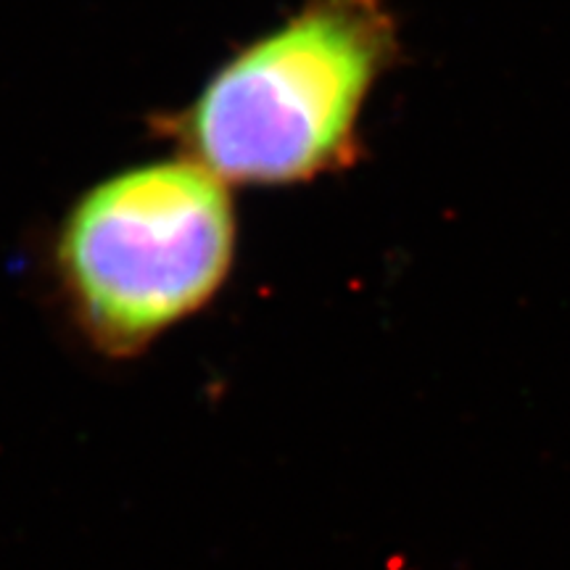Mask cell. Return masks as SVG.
I'll list each match as a JSON object with an SVG mask.
<instances>
[{"label": "cell", "mask_w": 570, "mask_h": 570, "mask_svg": "<svg viewBox=\"0 0 570 570\" xmlns=\"http://www.w3.org/2000/svg\"><path fill=\"white\" fill-rule=\"evenodd\" d=\"M399 59L383 0H306L238 48L159 130L227 185H298L360 161L370 92Z\"/></svg>", "instance_id": "1"}, {"label": "cell", "mask_w": 570, "mask_h": 570, "mask_svg": "<svg viewBox=\"0 0 570 570\" xmlns=\"http://www.w3.org/2000/svg\"><path fill=\"white\" fill-rule=\"evenodd\" d=\"M235 256L225 180L177 154L106 177L77 198L56 265L85 331L130 354L223 288Z\"/></svg>", "instance_id": "2"}]
</instances>
